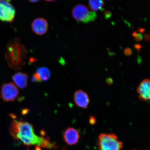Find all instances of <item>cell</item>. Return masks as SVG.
<instances>
[{"mask_svg":"<svg viewBox=\"0 0 150 150\" xmlns=\"http://www.w3.org/2000/svg\"><path fill=\"white\" fill-rule=\"evenodd\" d=\"M134 150H136V149H134Z\"/></svg>","mask_w":150,"mask_h":150,"instance_id":"27","label":"cell"},{"mask_svg":"<svg viewBox=\"0 0 150 150\" xmlns=\"http://www.w3.org/2000/svg\"><path fill=\"white\" fill-rule=\"evenodd\" d=\"M107 83L109 84H111L113 83V80L111 78H109L106 80Z\"/></svg>","mask_w":150,"mask_h":150,"instance_id":"20","label":"cell"},{"mask_svg":"<svg viewBox=\"0 0 150 150\" xmlns=\"http://www.w3.org/2000/svg\"></svg>","mask_w":150,"mask_h":150,"instance_id":"28","label":"cell"},{"mask_svg":"<svg viewBox=\"0 0 150 150\" xmlns=\"http://www.w3.org/2000/svg\"><path fill=\"white\" fill-rule=\"evenodd\" d=\"M150 35L149 33H146L144 35V39L146 42H148L150 41Z\"/></svg>","mask_w":150,"mask_h":150,"instance_id":"18","label":"cell"},{"mask_svg":"<svg viewBox=\"0 0 150 150\" xmlns=\"http://www.w3.org/2000/svg\"><path fill=\"white\" fill-rule=\"evenodd\" d=\"M97 145L99 150H120L123 147V143L118 140L115 134L103 133L98 137Z\"/></svg>","mask_w":150,"mask_h":150,"instance_id":"3","label":"cell"},{"mask_svg":"<svg viewBox=\"0 0 150 150\" xmlns=\"http://www.w3.org/2000/svg\"><path fill=\"white\" fill-rule=\"evenodd\" d=\"M137 35V31H134L132 33V35L133 37H136Z\"/></svg>","mask_w":150,"mask_h":150,"instance_id":"23","label":"cell"},{"mask_svg":"<svg viewBox=\"0 0 150 150\" xmlns=\"http://www.w3.org/2000/svg\"><path fill=\"white\" fill-rule=\"evenodd\" d=\"M1 95H0V98H1Z\"/></svg>","mask_w":150,"mask_h":150,"instance_id":"26","label":"cell"},{"mask_svg":"<svg viewBox=\"0 0 150 150\" xmlns=\"http://www.w3.org/2000/svg\"><path fill=\"white\" fill-rule=\"evenodd\" d=\"M150 82L149 79L142 81L137 88L138 98L140 100L146 102L149 100L150 95Z\"/></svg>","mask_w":150,"mask_h":150,"instance_id":"7","label":"cell"},{"mask_svg":"<svg viewBox=\"0 0 150 150\" xmlns=\"http://www.w3.org/2000/svg\"><path fill=\"white\" fill-rule=\"evenodd\" d=\"M104 14L105 18L106 19H108L110 18L112 16L111 13L110 11H106L104 12Z\"/></svg>","mask_w":150,"mask_h":150,"instance_id":"16","label":"cell"},{"mask_svg":"<svg viewBox=\"0 0 150 150\" xmlns=\"http://www.w3.org/2000/svg\"><path fill=\"white\" fill-rule=\"evenodd\" d=\"M74 99L77 106L83 108H87L90 102L87 93L81 90L76 91L74 94Z\"/></svg>","mask_w":150,"mask_h":150,"instance_id":"9","label":"cell"},{"mask_svg":"<svg viewBox=\"0 0 150 150\" xmlns=\"http://www.w3.org/2000/svg\"><path fill=\"white\" fill-rule=\"evenodd\" d=\"M28 76L25 73L18 72L13 76L12 79L18 87L21 89L25 88L28 84Z\"/></svg>","mask_w":150,"mask_h":150,"instance_id":"12","label":"cell"},{"mask_svg":"<svg viewBox=\"0 0 150 150\" xmlns=\"http://www.w3.org/2000/svg\"><path fill=\"white\" fill-rule=\"evenodd\" d=\"M142 38L143 37L141 34L139 33L137 34L135 38V40L137 42H139L142 40Z\"/></svg>","mask_w":150,"mask_h":150,"instance_id":"17","label":"cell"},{"mask_svg":"<svg viewBox=\"0 0 150 150\" xmlns=\"http://www.w3.org/2000/svg\"><path fill=\"white\" fill-rule=\"evenodd\" d=\"M10 133L15 139L21 141L26 145H35L43 148L48 139L35 134L30 124L16 120L11 124Z\"/></svg>","mask_w":150,"mask_h":150,"instance_id":"1","label":"cell"},{"mask_svg":"<svg viewBox=\"0 0 150 150\" xmlns=\"http://www.w3.org/2000/svg\"><path fill=\"white\" fill-rule=\"evenodd\" d=\"M46 1L47 2V1H49V2H53V1Z\"/></svg>","mask_w":150,"mask_h":150,"instance_id":"25","label":"cell"},{"mask_svg":"<svg viewBox=\"0 0 150 150\" xmlns=\"http://www.w3.org/2000/svg\"><path fill=\"white\" fill-rule=\"evenodd\" d=\"M16 11L9 1H0V20L7 22L13 21Z\"/></svg>","mask_w":150,"mask_h":150,"instance_id":"5","label":"cell"},{"mask_svg":"<svg viewBox=\"0 0 150 150\" xmlns=\"http://www.w3.org/2000/svg\"><path fill=\"white\" fill-rule=\"evenodd\" d=\"M33 150H42L41 149V148L39 147V146H37L36 147H35V149Z\"/></svg>","mask_w":150,"mask_h":150,"instance_id":"22","label":"cell"},{"mask_svg":"<svg viewBox=\"0 0 150 150\" xmlns=\"http://www.w3.org/2000/svg\"><path fill=\"white\" fill-rule=\"evenodd\" d=\"M138 31L140 33H143L145 31V29L144 28H139L138 29Z\"/></svg>","mask_w":150,"mask_h":150,"instance_id":"21","label":"cell"},{"mask_svg":"<svg viewBox=\"0 0 150 150\" xmlns=\"http://www.w3.org/2000/svg\"><path fill=\"white\" fill-rule=\"evenodd\" d=\"M1 97L6 102H12L17 98L19 91L16 85L12 82L4 84L1 89Z\"/></svg>","mask_w":150,"mask_h":150,"instance_id":"6","label":"cell"},{"mask_svg":"<svg viewBox=\"0 0 150 150\" xmlns=\"http://www.w3.org/2000/svg\"><path fill=\"white\" fill-rule=\"evenodd\" d=\"M72 14L75 20L84 23L93 21L97 17L95 12H89L87 7L82 4L76 5L73 9Z\"/></svg>","mask_w":150,"mask_h":150,"instance_id":"4","label":"cell"},{"mask_svg":"<svg viewBox=\"0 0 150 150\" xmlns=\"http://www.w3.org/2000/svg\"><path fill=\"white\" fill-rule=\"evenodd\" d=\"M124 52L125 55L127 56H130L132 54V50L130 48L127 47L125 48Z\"/></svg>","mask_w":150,"mask_h":150,"instance_id":"14","label":"cell"},{"mask_svg":"<svg viewBox=\"0 0 150 150\" xmlns=\"http://www.w3.org/2000/svg\"><path fill=\"white\" fill-rule=\"evenodd\" d=\"M29 1L30 2L35 3L37 2L38 1Z\"/></svg>","mask_w":150,"mask_h":150,"instance_id":"24","label":"cell"},{"mask_svg":"<svg viewBox=\"0 0 150 150\" xmlns=\"http://www.w3.org/2000/svg\"><path fill=\"white\" fill-rule=\"evenodd\" d=\"M134 47L137 50L138 52L140 51V50L141 48H142V47L141 45L139 44H135L134 46Z\"/></svg>","mask_w":150,"mask_h":150,"instance_id":"19","label":"cell"},{"mask_svg":"<svg viewBox=\"0 0 150 150\" xmlns=\"http://www.w3.org/2000/svg\"><path fill=\"white\" fill-rule=\"evenodd\" d=\"M48 24L47 21L42 18H37L33 21L31 24L33 31L36 34L42 35L47 31Z\"/></svg>","mask_w":150,"mask_h":150,"instance_id":"8","label":"cell"},{"mask_svg":"<svg viewBox=\"0 0 150 150\" xmlns=\"http://www.w3.org/2000/svg\"><path fill=\"white\" fill-rule=\"evenodd\" d=\"M89 122L92 125H94L96 123V120L94 117L91 116L89 118Z\"/></svg>","mask_w":150,"mask_h":150,"instance_id":"15","label":"cell"},{"mask_svg":"<svg viewBox=\"0 0 150 150\" xmlns=\"http://www.w3.org/2000/svg\"><path fill=\"white\" fill-rule=\"evenodd\" d=\"M7 59L9 65L15 70H19L25 64L27 52L19 39L9 42L7 47Z\"/></svg>","mask_w":150,"mask_h":150,"instance_id":"2","label":"cell"},{"mask_svg":"<svg viewBox=\"0 0 150 150\" xmlns=\"http://www.w3.org/2000/svg\"><path fill=\"white\" fill-rule=\"evenodd\" d=\"M65 142L70 145L76 144L79 141L80 135L77 130L73 127H69L65 130L63 136Z\"/></svg>","mask_w":150,"mask_h":150,"instance_id":"10","label":"cell"},{"mask_svg":"<svg viewBox=\"0 0 150 150\" xmlns=\"http://www.w3.org/2000/svg\"><path fill=\"white\" fill-rule=\"evenodd\" d=\"M104 4V1L102 0H90L89 1L90 8L93 12L102 8Z\"/></svg>","mask_w":150,"mask_h":150,"instance_id":"13","label":"cell"},{"mask_svg":"<svg viewBox=\"0 0 150 150\" xmlns=\"http://www.w3.org/2000/svg\"><path fill=\"white\" fill-rule=\"evenodd\" d=\"M50 76L51 73L48 68L44 67H39L33 74L32 80L39 82L46 81L49 80Z\"/></svg>","mask_w":150,"mask_h":150,"instance_id":"11","label":"cell"}]
</instances>
